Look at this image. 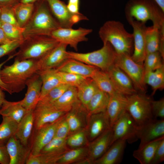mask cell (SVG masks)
I'll return each mask as SVG.
<instances>
[{
	"label": "cell",
	"instance_id": "cell-1",
	"mask_svg": "<svg viewBox=\"0 0 164 164\" xmlns=\"http://www.w3.org/2000/svg\"><path fill=\"white\" fill-rule=\"evenodd\" d=\"M39 70L38 60L14 59L12 64L4 66L0 71V75L11 94L22 91L26 86L27 80Z\"/></svg>",
	"mask_w": 164,
	"mask_h": 164
},
{
	"label": "cell",
	"instance_id": "cell-2",
	"mask_svg": "<svg viewBox=\"0 0 164 164\" xmlns=\"http://www.w3.org/2000/svg\"><path fill=\"white\" fill-rule=\"evenodd\" d=\"M60 27L46 1L39 0L34 3L33 14L23 28L24 39L35 36H51L53 31Z\"/></svg>",
	"mask_w": 164,
	"mask_h": 164
},
{
	"label": "cell",
	"instance_id": "cell-3",
	"mask_svg": "<svg viewBox=\"0 0 164 164\" xmlns=\"http://www.w3.org/2000/svg\"><path fill=\"white\" fill-rule=\"evenodd\" d=\"M125 11L126 19L145 24L151 21L164 33V12L153 0H130Z\"/></svg>",
	"mask_w": 164,
	"mask_h": 164
},
{
	"label": "cell",
	"instance_id": "cell-4",
	"mask_svg": "<svg viewBox=\"0 0 164 164\" xmlns=\"http://www.w3.org/2000/svg\"><path fill=\"white\" fill-rule=\"evenodd\" d=\"M98 33L103 44L110 43L118 54L131 55L134 44L133 35L126 30L122 23L108 21L100 28Z\"/></svg>",
	"mask_w": 164,
	"mask_h": 164
},
{
	"label": "cell",
	"instance_id": "cell-5",
	"mask_svg": "<svg viewBox=\"0 0 164 164\" xmlns=\"http://www.w3.org/2000/svg\"><path fill=\"white\" fill-rule=\"evenodd\" d=\"M59 43L50 36L40 35L26 37L19 48L18 51L15 53V59L39 60Z\"/></svg>",
	"mask_w": 164,
	"mask_h": 164
},
{
	"label": "cell",
	"instance_id": "cell-6",
	"mask_svg": "<svg viewBox=\"0 0 164 164\" xmlns=\"http://www.w3.org/2000/svg\"><path fill=\"white\" fill-rule=\"evenodd\" d=\"M69 58L73 59L106 71L114 64L117 54L109 43L98 50L87 53L67 51Z\"/></svg>",
	"mask_w": 164,
	"mask_h": 164
},
{
	"label": "cell",
	"instance_id": "cell-7",
	"mask_svg": "<svg viewBox=\"0 0 164 164\" xmlns=\"http://www.w3.org/2000/svg\"><path fill=\"white\" fill-rule=\"evenodd\" d=\"M126 97V111L139 126L154 118L152 109V100L150 97L137 92Z\"/></svg>",
	"mask_w": 164,
	"mask_h": 164
},
{
	"label": "cell",
	"instance_id": "cell-8",
	"mask_svg": "<svg viewBox=\"0 0 164 164\" xmlns=\"http://www.w3.org/2000/svg\"><path fill=\"white\" fill-rule=\"evenodd\" d=\"M114 64L130 78L137 90L145 93L146 87L144 81L143 65L136 63L132 59L131 55L126 54H117Z\"/></svg>",
	"mask_w": 164,
	"mask_h": 164
},
{
	"label": "cell",
	"instance_id": "cell-9",
	"mask_svg": "<svg viewBox=\"0 0 164 164\" xmlns=\"http://www.w3.org/2000/svg\"><path fill=\"white\" fill-rule=\"evenodd\" d=\"M139 126L126 111L112 127L113 133L111 145L120 139L132 143L138 139Z\"/></svg>",
	"mask_w": 164,
	"mask_h": 164
},
{
	"label": "cell",
	"instance_id": "cell-10",
	"mask_svg": "<svg viewBox=\"0 0 164 164\" xmlns=\"http://www.w3.org/2000/svg\"><path fill=\"white\" fill-rule=\"evenodd\" d=\"M55 18L61 27L71 28L80 21L87 20V18L82 13L73 14L68 10L67 5L60 0H45Z\"/></svg>",
	"mask_w": 164,
	"mask_h": 164
},
{
	"label": "cell",
	"instance_id": "cell-11",
	"mask_svg": "<svg viewBox=\"0 0 164 164\" xmlns=\"http://www.w3.org/2000/svg\"><path fill=\"white\" fill-rule=\"evenodd\" d=\"M91 29L79 27L77 29L60 27L52 32L51 36L59 42L69 45L77 51L79 43L86 41V36L91 32Z\"/></svg>",
	"mask_w": 164,
	"mask_h": 164
},
{
	"label": "cell",
	"instance_id": "cell-12",
	"mask_svg": "<svg viewBox=\"0 0 164 164\" xmlns=\"http://www.w3.org/2000/svg\"><path fill=\"white\" fill-rule=\"evenodd\" d=\"M127 20L133 29L134 50L131 57L136 63L143 65L146 56L145 30L146 26L145 23L132 19Z\"/></svg>",
	"mask_w": 164,
	"mask_h": 164
},
{
	"label": "cell",
	"instance_id": "cell-13",
	"mask_svg": "<svg viewBox=\"0 0 164 164\" xmlns=\"http://www.w3.org/2000/svg\"><path fill=\"white\" fill-rule=\"evenodd\" d=\"M105 72L109 76L115 90L125 96L137 93V90L128 76L114 64Z\"/></svg>",
	"mask_w": 164,
	"mask_h": 164
},
{
	"label": "cell",
	"instance_id": "cell-14",
	"mask_svg": "<svg viewBox=\"0 0 164 164\" xmlns=\"http://www.w3.org/2000/svg\"><path fill=\"white\" fill-rule=\"evenodd\" d=\"M67 112L57 110L49 104L39 101L33 111L34 129L56 121Z\"/></svg>",
	"mask_w": 164,
	"mask_h": 164
},
{
	"label": "cell",
	"instance_id": "cell-15",
	"mask_svg": "<svg viewBox=\"0 0 164 164\" xmlns=\"http://www.w3.org/2000/svg\"><path fill=\"white\" fill-rule=\"evenodd\" d=\"M59 120L35 129L31 144L29 145L30 154L33 155L39 154L43 148L53 139L55 136Z\"/></svg>",
	"mask_w": 164,
	"mask_h": 164
},
{
	"label": "cell",
	"instance_id": "cell-16",
	"mask_svg": "<svg viewBox=\"0 0 164 164\" xmlns=\"http://www.w3.org/2000/svg\"><path fill=\"white\" fill-rule=\"evenodd\" d=\"M112 133L111 128L91 141L88 147L87 157L81 164L93 163L102 156L111 145Z\"/></svg>",
	"mask_w": 164,
	"mask_h": 164
},
{
	"label": "cell",
	"instance_id": "cell-17",
	"mask_svg": "<svg viewBox=\"0 0 164 164\" xmlns=\"http://www.w3.org/2000/svg\"><path fill=\"white\" fill-rule=\"evenodd\" d=\"M164 136V120L154 118L139 126L138 138L140 140L138 148Z\"/></svg>",
	"mask_w": 164,
	"mask_h": 164
},
{
	"label": "cell",
	"instance_id": "cell-18",
	"mask_svg": "<svg viewBox=\"0 0 164 164\" xmlns=\"http://www.w3.org/2000/svg\"><path fill=\"white\" fill-rule=\"evenodd\" d=\"M67 46L65 44L59 43L38 60L39 70L56 69L69 58L66 50Z\"/></svg>",
	"mask_w": 164,
	"mask_h": 164
},
{
	"label": "cell",
	"instance_id": "cell-19",
	"mask_svg": "<svg viewBox=\"0 0 164 164\" xmlns=\"http://www.w3.org/2000/svg\"><path fill=\"white\" fill-rule=\"evenodd\" d=\"M42 85L41 78L37 72L27 81V91L24 97L21 101L22 105L27 111H33L39 102Z\"/></svg>",
	"mask_w": 164,
	"mask_h": 164
},
{
	"label": "cell",
	"instance_id": "cell-20",
	"mask_svg": "<svg viewBox=\"0 0 164 164\" xmlns=\"http://www.w3.org/2000/svg\"><path fill=\"white\" fill-rule=\"evenodd\" d=\"M89 117L86 108L81 103L74 106L65 115L69 127V134L87 128Z\"/></svg>",
	"mask_w": 164,
	"mask_h": 164
},
{
	"label": "cell",
	"instance_id": "cell-21",
	"mask_svg": "<svg viewBox=\"0 0 164 164\" xmlns=\"http://www.w3.org/2000/svg\"><path fill=\"white\" fill-rule=\"evenodd\" d=\"M111 128L106 111L89 116L87 130L91 142Z\"/></svg>",
	"mask_w": 164,
	"mask_h": 164
},
{
	"label": "cell",
	"instance_id": "cell-22",
	"mask_svg": "<svg viewBox=\"0 0 164 164\" xmlns=\"http://www.w3.org/2000/svg\"><path fill=\"white\" fill-rule=\"evenodd\" d=\"M6 146L10 158L9 164H25L30 154L29 147L23 145L14 135L8 141Z\"/></svg>",
	"mask_w": 164,
	"mask_h": 164
},
{
	"label": "cell",
	"instance_id": "cell-23",
	"mask_svg": "<svg viewBox=\"0 0 164 164\" xmlns=\"http://www.w3.org/2000/svg\"><path fill=\"white\" fill-rule=\"evenodd\" d=\"M110 95L106 112L111 128L126 111V96L117 92Z\"/></svg>",
	"mask_w": 164,
	"mask_h": 164
},
{
	"label": "cell",
	"instance_id": "cell-24",
	"mask_svg": "<svg viewBox=\"0 0 164 164\" xmlns=\"http://www.w3.org/2000/svg\"><path fill=\"white\" fill-rule=\"evenodd\" d=\"M145 38L146 55L159 51L164 57V34L161 33L159 28L153 25L146 26Z\"/></svg>",
	"mask_w": 164,
	"mask_h": 164
},
{
	"label": "cell",
	"instance_id": "cell-25",
	"mask_svg": "<svg viewBox=\"0 0 164 164\" xmlns=\"http://www.w3.org/2000/svg\"><path fill=\"white\" fill-rule=\"evenodd\" d=\"M126 139H120L114 142L100 158L93 162L95 164H117L123 158L126 146Z\"/></svg>",
	"mask_w": 164,
	"mask_h": 164
},
{
	"label": "cell",
	"instance_id": "cell-26",
	"mask_svg": "<svg viewBox=\"0 0 164 164\" xmlns=\"http://www.w3.org/2000/svg\"><path fill=\"white\" fill-rule=\"evenodd\" d=\"M98 68L77 60L68 58L56 69L58 71L72 73L85 77H91Z\"/></svg>",
	"mask_w": 164,
	"mask_h": 164
},
{
	"label": "cell",
	"instance_id": "cell-27",
	"mask_svg": "<svg viewBox=\"0 0 164 164\" xmlns=\"http://www.w3.org/2000/svg\"><path fill=\"white\" fill-rule=\"evenodd\" d=\"M80 103L77 87L70 86L57 100L47 104L57 110L68 112Z\"/></svg>",
	"mask_w": 164,
	"mask_h": 164
},
{
	"label": "cell",
	"instance_id": "cell-28",
	"mask_svg": "<svg viewBox=\"0 0 164 164\" xmlns=\"http://www.w3.org/2000/svg\"><path fill=\"white\" fill-rule=\"evenodd\" d=\"M33 111H28L18 123L15 134L21 142L26 146H28L29 140L34 125Z\"/></svg>",
	"mask_w": 164,
	"mask_h": 164
},
{
	"label": "cell",
	"instance_id": "cell-29",
	"mask_svg": "<svg viewBox=\"0 0 164 164\" xmlns=\"http://www.w3.org/2000/svg\"><path fill=\"white\" fill-rule=\"evenodd\" d=\"M28 111L23 106L21 100L10 101L5 99L0 111V115L9 117L18 123Z\"/></svg>",
	"mask_w": 164,
	"mask_h": 164
},
{
	"label": "cell",
	"instance_id": "cell-30",
	"mask_svg": "<svg viewBox=\"0 0 164 164\" xmlns=\"http://www.w3.org/2000/svg\"><path fill=\"white\" fill-rule=\"evenodd\" d=\"M109 98L108 94L99 89L86 108L89 116L93 114L105 112Z\"/></svg>",
	"mask_w": 164,
	"mask_h": 164
},
{
	"label": "cell",
	"instance_id": "cell-31",
	"mask_svg": "<svg viewBox=\"0 0 164 164\" xmlns=\"http://www.w3.org/2000/svg\"><path fill=\"white\" fill-rule=\"evenodd\" d=\"M37 73L40 76L42 82L39 100L53 88L62 84L56 69L39 70Z\"/></svg>",
	"mask_w": 164,
	"mask_h": 164
},
{
	"label": "cell",
	"instance_id": "cell-32",
	"mask_svg": "<svg viewBox=\"0 0 164 164\" xmlns=\"http://www.w3.org/2000/svg\"><path fill=\"white\" fill-rule=\"evenodd\" d=\"M76 87L78 99L86 108L91 99L99 89L91 77L86 78Z\"/></svg>",
	"mask_w": 164,
	"mask_h": 164
},
{
	"label": "cell",
	"instance_id": "cell-33",
	"mask_svg": "<svg viewBox=\"0 0 164 164\" xmlns=\"http://www.w3.org/2000/svg\"><path fill=\"white\" fill-rule=\"evenodd\" d=\"M163 138L149 142L134 150L133 156L141 164H150L159 142Z\"/></svg>",
	"mask_w": 164,
	"mask_h": 164
},
{
	"label": "cell",
	"instance_id": "cell-34",
	"mask_svg": "<svg viewBox=\"0 0 164 164\" xmlns=\"http://www.w3.org/2000/svg\"><path fill=\"white\" fill-rule=\"evenodd\" d=\"M145 84L150 85L152 90L153 96L158 90L164 88V65L154 71L145 72Z\"/></svg>",
	"mask_w": 164,
	"mask_h": 164
},
{
	"label": "cell",
	"instance_id": "cell-35",
	"mask_svg": "<svg viewBox=\"0 0 164 164\" xmlns=\"http://www.w3.org/2000/svg\"><path fill=\"white\" fill-rule=\"evenodd\" d=\"M88 153V147L84 146L69 150L62 155L57 164L79 163L87 158Z\"/></svg>",
	"mask_w": 164,
	"mask_h": 164
},
{
	"label": "cell",
	"instance_id": "cell-36",
	"mask_svg": "<svg viewBox=\"0 0 164 164\" xmlns=\"http://www.w3.org/2000/svg\"><path fill=\"white\" fill-rule=\"evenodd\" d=\"M13 8L19 26L23 28L33 14L34 4L20 2L13 7Z\"/></svg>",
	"mask_w": 164,
	"mask_h": 164
},
{
	"label": "cell",
	"instance_id": "cell-37",
	"mask_svg": "<svg viewBox=\"0 0 164 164\" xmlns=\"http://www.w3.org/2000/svg\"><path fill=\"white\" fill-rule=\"evenodd\" d=\"M2 117L0 124V145H4L12 137L15 135L18 123L9 117Z\"/></svg>",
	"mask_w": 164,
	"mask_h": 164
},
{
	"label": "cell",
	"instance_id": "cell-38",
	"mask_svg": "<svg viewBox=\"0 0 164 164\" xmlns=\"http://www.w3.org/2000/svg\"><path fill=\"white\" fill-rule=\"evenodd\" d=\"M91 78L98 88L109 95L117 92L115 90L107 73L98 68L94 72Z\"/></svg>",
	"mask_w": 164,
	"mask_h": 164
},
{
	"label": "cell",
	"instance_id": "cell-39",
	"mask_svg": "<svg viewBox=\"0 0 164 164\" xmlns=\"http://www.w3.org/2000/svg\"><path fill=\"white\" fill-rule=\"evenodd\" d=\"M67 138L54 137L42 149L40 153L54 155H61L68 150L66 143Z\"/></svg>",
	"mask_w": 164,
	"mask_h": 164
},
{
	"label": "cell",
	"instance_id": "cell-40",
	"mask_svg": "<svg viewBox=\"0 0 164 164\" xmlns=\"http://www.w3.org/2000/svg\"><path fill=\"white\" fill-rule=\"evenodd\" d=\"M164 57L159 51L146 55L143 66L145 72L154 71L164 65Z\"/></svg>",
	"mask_w": 164,
	"mask_h": 164
},
{
	"label": "cell",
	"instance_id": "cell-41",
	"mask_svg": "<svg viewBox=\"0 0 164 164\" xmlns=\"http://www.w3.org/2000/svg\"><path fill=\"white\" fill-rule=\"evenodd\" d=\"M87 128L72 134L66 139L67 146L72 149L84 147L88 142Z\"/></svg>",
	"mask_w": 164,
	"mask_h": 164
},
{
	"label": "cell",
	"instance_id": "cell-42",
	"mask_svg": "<svg viewBox=\"0 0 164 164\" xmlns=\"http://www.w3.org/2000/svg\"><path fill=\"white\" fill-rule=\"evenodd\" d=\"M63 154L54 155L41 153L36 155L29 154L26 164H57L59 159Z\"/></svg>",
	"mask_w": 164,
	"mask_h": 164
},
{
	"label": "cell",
	"instance_id": "cell-43",
	"mask_svg": "<svg viewBox=\"0 0 164 164\" xmlns=\"http://www.w3.org/2000/svg\"><path fill=\"white\" fill-rule=\"evenodd\" d=\"M1 28L7 38L11 41H23L24 39V28L7 23H2Z\"/></svg>",
	"mask_w": 164,
	"mask_h": 164
},
{
	"label": "cell",
	"instance_id": "cell-44",
	"mask_svg": "<svg viewBox=\"0 0 164 164\" xmlns=\"http://www.w3.org/2000/svg\"><path fill=\"white\" fill-rule=\"evenodd\" d=\"M70 86L61 84L51 89L39 101L46 104L53 102L59 98Z\"/></svg>",
	"mask_w": 164,
	"mask_h": 164
},
{
	"label": "cell",
	"instance_id": "cell-45",
	"mask_svg": "<svg viewBox=\"0 0 164 164\" xmlns=\"http://www.w3.org/2000/svg\"><path fill=\"white\" fill-rule=\"evenodd\" d=\"M56 70L62 83L71 86L77 87L87 78L72 73L59 71Z\"/></svg>",
	"mask_w": 164,
	"mask_h": 164
},
{
	"label": "cell",
	"instance_id": "cell-46",
	"mask_svg": "<svg viewBox=\"0 0 164 164\" xmlns=\"http://www.w3.org/2000/svg\"><path fill=\"white\" fill-rule=\"evenodd\" d=\"M0 19L1 23H9L19 26L13 7L1 8Z\"/></svg>",
	"mask_w": 164,
	"mask_h": 164
},
{
	"label": "cell",
	"instance_id": "cell-47",
	"mask_svg": "<svg viewBox=\"0 0 164 164\" xmlns=\"http://www.w3.org/2000/svg\"><path fill=\"white\" fill-rule=\"evenodd\" d=\"M65 115L58 120L55 137L63 139L67 138L69 134V127L66 119Z\"/></svg>",
	"mask_w": 164,
	"mask_h": 164
},
{
	"label": "cell",
	"instance_id": "cell-48",
	"mask_svg": "<svg viewBox=\"0 0 164 164\" xmlns=\"http://www.w3.org/2000/svg\"><path fill=\"white\" fill-rule=\"evenodd\" d=\"M23 41H12L0 45V58L9 54L19 48Z\"/></svg>",
	"mask_w": 164,
	"mask_h": 164
},
{
	"label": "cell",
	"instance_id": "cell-49",
	"mask_svg": "<svg viewBox=\"0 0 164 164\" xmlns=\"http://www.w3.org/2000/svg\"><path fill=\"white\" fill-rule=\"evenodd\" d=\"M152 114L154 118H159L161 119H164V97L157 101L152 100Z\"/></svg>",
	"mask_w": 164,
	"mask_h": 164
},
{
	"label": "cell",
	"instance_id": "cell-50",
	"mask_svg": "<svg viewBox=\"0 0 164 164\" xmlns=\"http://www.w3.org/2000/svg\"><path fill=\"white\" fill-rule=\"evenodd\" d=\"M164 160V138L159 142L150 164H158Z\"/></svg>",
	"mask_w": 164,
	"mask_h": 164
},
{
	"label": "cell",
	"instance_id": "cell-51",
	"mask_svg": "<svg viewBox=\"0 0 164 164\" xmlns=\"http://www.w3.org/2000/svg\"><path fill=\"white\" fill-rule=\"evenodd\" d=\"M10 158L5 145H0V163L9 164Z\"/></svg>",
	"mask_w": 164,
	"mask_h": 164
},
{
	"label": "cell",
	"instance_id": "cell-52",
	"mask_svg": "<svg viewBox=\"0 0 164 164\" xmlns=\"http://www.w3.org/2000/svg\"><path fill=\"white\" fill-rule=\"evenodd\" d=\"M15 57V55L14 54L13 55L9 56V57L5 61L0 63V72L2 67L7 62ZM0 87H1L4 91H6L10 94L9 91L7 86L3 82L2 80L0 75Z\"/></svg>",
	"mask_w": 164,
	"mask_h": 164
},
{
	"label": "cell",
	"instance_id": "cell-53",
	"mask_svg": "<svg viewBox=\"0 0 164 164\" xmlns=\"http://www.w3.org/2000/svg\"><path fill=\"white\" fill-rule=\"evenodd\" d=\"M80 4L68 3L67 5V7L69 11L73 14H80Z\"/></svg>",
	"mask_w": 164,
	"mask_h": 164
},
{
	"label": "cell",
	"instance_id": "cell-54",
	"mask_svg": "<svg viewBox=\"0 0 164 164\" xmlns=\"http://www.w3.org/2000/svg\"><path fill=\"white\" fill-rule=\"evenodd\" d=\"M21 0H0V8L13 7L20 2Z\"/></svg>",
	"mask_w": 164,
	"mask_h": 164
},
{
	"label": "cell",
	"instance_id": "cell-55",
	"mask_svg": "<svg viewBox=\"0 0 164 164\" xmlns=\"http://www.w3.org/2000/svg\"><path fill=\"white\" fill-rule=\"evenodd\" d=\"M12 41L6 37L2 29L0 27V45Z\"/></svg>",
	"mask_w": 164,
	"mask_h": 164
},
{
	"label": "cell",
	"instance_id": "cell-56",
	"mask_svg": "<svg viewBox=\"0 0 164 164\" xmlns=\"http://www.w3.org/2000/svg\"><path fill=\"white\" fill-rule=\"evenodd\" d=\"M4 91V90L0 87V111L4 101L5 99Z\"/></svg>",
	"mask_w": 164,
	"mask_h": 164
},
{
	"label": "cell",
	"instance_id": "cell-57",
	"mask_svg": "<svg viewBox=\"0 0 164 164\" xmlns=\"http://www.w3.org/2000/svg\"><path fill=\"white\" fill-rule=\"evenodd\" d=\"M164 12V0H153Z\"/></svg>",
	"mask_w": 164,
	"mask_h": 164
},
{
	"label": "cell",
	"instance_id": "cell-58",
	"mask_svg": "<svg viewBox=\"0 0 164 164\" xmlns=\"http://www.w3.org/2000/svg\"><path fill=\"white\" fill-rule=\"evenodd\" d=\"M39 0H21L20 2L28 4H34Z\"/></svg>",
	"mask_w": 164,
	"mask_h": 164
},
{
	"label": "cell",
	"instance_id": "cell-59",
	"mask_svg": "<svg viewBox=\"0 0 164 164\" xmlns=\"http://www.w3.org/2000/svg\"><path fill=\"white\" fill-rule=\"evenodd\" d=\"M80 0H68V3L80 4Z\"/></svg>",
	"mask_w": 164,
	"mask_h": 164
},
{
	"label": "cell",
	"instance_id": "cell-60",
	"mask_svg": "<svg viewBox=\"0 0 164 164\" xmlns=\"http://www.w3.org/2000/svg\"><path fill=\"white\" fill-rule=\"evenodd\" d=\"M1 8H0V27H1L2 23L0 19Z\"/></svg>",
	"mask_w": 164,
	"mask_h": 164
}]
</instances>
